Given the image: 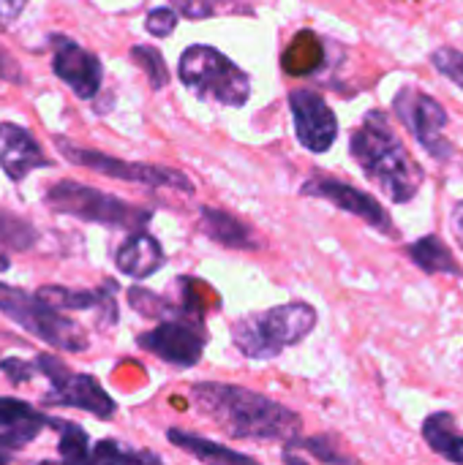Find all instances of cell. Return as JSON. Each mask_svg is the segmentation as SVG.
<instances>
[{
    "mask_svg": "<svg viewBox=\"0 0 463 465\" xmlns=\"http://www.w3.org/2000/svg\"><path fill=\"white\" fill-rule=\"evenodd\" d=\"M191 401L199 414L232 439L295 444L303 430L300 414L246 387L202 381L191 387Z\"/></svg>",
    "mask_w": 463,
    "mask_h": 465,
    "instance_id": "6da1fadb",
    "label": "cell"
},
{
    "mask_svg": "<svg viewBox=\"0 0 463 465\" xmlns=\"http://www.w3.org/2000/svg\"><path fill=\"white\" fill-rule=\"evenodd\" d=\"M352 158L360 163L366 177L396 204L412 202L423 188V169L409 155L404 142L390 128L382 112L366 114L360 128L352 134L349 142Z\"/></svg>",
    "mask_w": 463,
    "mask_h": 465,
    "instance_id": "7a4b0ae2",
    "label": "cell"
},
{
    "mask_svg": "<svg viewBox=\"0 0 463 465\" xmlns=\"http://www.w3.org/2000/svg\"><path fill=\"white\" fill-rule=\"evenodd\" d=\"M314 327L317 311L308 302H287L240 319L232 327V343L248 360H273L306 341Z\"/></svg>",
    "mask_w": 463,
    "mask_h": 465,
    "instance_id": "3957f363",
    "label": "cell"
},
{
    "mask_svg": "<svg viewBox=\"0 0 463 465\" xmlns=\"http://www.w3.org/2000/svg\"><path fill=\"white\" fill-rule=\"evenodd\" d=\"M0 313L57 351L76 354L90 346L85 327L76 324L74 319L63 316L57 308L44 302L38 294H27L22 289L0 283Z\"/></svg>",
    "mask_w": 463,
    "mask_h": 465,
    "instance_id": "277c9868",
    "label": "cell"
},
{
    "mask_svg": "<svg viewBox=\"0 0 463 465\" xmlns=\"http://www.w3.org/2000/svg\"><path fill=\"white\" fill-rule=\"evenodd\" d=\"M180 79L191 93L221 106H243L251 95L248 74L213 46H188L180 57Z\"/></svg>",
    "mask_w": 463,
    "mask_h": 465,
    "instance_id": "5b68a950",
    "label": "cell"
},
{
    "mask_svg": "<svg viewBox=\"0 0 463 465\" xmlns=\"http://www.w3.org/2000/svg\"><path fill=\"white\" fill-rule=\"evenodd\" d=\"M46 204L63 215L90 221V223H104L115 229H134L142 232L150 221V210L134 207L112 193H104L98 188L82 185L76 180H60L46 191Z\"/></svg>",
    "mask_w": 463,
    "mask_h": 465,
    "instance_id": "8992f818",
    "label": "cell"
},
{
    "mask_svg": "<svg viewBox=\"0 0 463 465\" xmlns=\"http://www.w3.org/2000/svg\"><path fill=\"white\" fill-rule=\"evenodd\" d=\"M55 142H57V147L63 153V158H68L71 163L85 166L90 172H98L104 177L126 180V183H139V185H150V188H177V191H186V193L194 191L191 180L183 172H177V169L153 166V163H131V161L98 153V150L76 147V144H71L65 139H55Z\"/></svg>",
    "mask_w": 463,
    "mask_h": 465,
    "instance_id": "52a82bcc",
    "label": "cell"
},
{
    "mask_svg": "<svg viewBox=\"0 0 463 465\" xmlns=\"http://www.w3.org/2000/svg\"><path fill=\"white\" fill-rule=\"evenodd\" d=\"M35 371H41L52 381V392L46 398L49 403L71 406V409L87 411L98 420L115 417V401L106 395V390L93 376L71 371L63 360H57L52 354H41L35 360Z\"/></svg>",
    "mask_w": 463,
    "mask_h": 465,
    "instance_id": "ba28073f",
    "label": "cell"
},
{
    "mask_svg": "<svg viewBox=\"0 0 463 465\" xmlns=\"http://www.w3.org/2000/svg\"><path fill=\"white\" fill-rule=\"evenodd\" d=\"M396 114L401 117V123L409 128V134L439 161H445L450 155V142L445 139V125H448V112L442 109V104L437 98H431L428 93L407 84L398 90L396 101H393Z\"/></svg>",
    "mask_w": 463,
    "mask_h": 465,
    "instance_id": "9c48e42d",
    "label": "cell"
},
{
    "mask_svg": "<svg viewBox=\"0 0 463 465\" xmlns=\"http://www.w3.org/2000/svg\"><path fill=\"white\" fill-rule=\"evenodd\" d=\"M297 139L311 153H325L338 136V120L327 101L314 90H292L289 95Z\"/></svg>",
    "mask_w": 463,
    "mask_h": 465,
    "instance_id": "30bf717a",
    "label": "cell"
},
{
    "mask_svg": "<svg viewBox=\"0 0 463 465\" xmlns=\"http://www.w3.org/2000/svg\"><path fill=\"white\" fill-rule=\"evenodd\" d=\"M139 349L156 354L158 360L169 362V365H177V368H194L202 354H205V335L186 324V322H161L156 330L150 332H142L136 338Z\"/></svg>",
    "mask_w": 463,
    "mask_h": 465,
    "instance_id": "8fae6325",
    "label": "cell"
},
{
    "mask_svg": "<svg viewBox=\"0 0 463 465\" xmlns=\"http://www.w3.org/2000/svg\"><path fill=\"white\" fill-rule=\"evenodd\" d=\"M303 193L306 196H317V199H327L330 204H336L338 210L366 221L368 226L385 232V234H393V221L388 215V210L366 191L349 185V183H341V180H333V177H311L306 185H303Z\"/></svg>",
    "mask_w": 463,
    "mask_h": 465,
    "instance_id": "7c38bea8",
    "label": "cell"
},
{
    "mask_svg": "<svg viewBox=\"0 0 463 465\" xmlns=\"http://www.w3.org/2000/svg\"><path fill=\"white\" fill-rule=\"evenodd\" d=\"M52 68L74 90L76 98H93L101 90V63L74 38L52 35Z\"/></svg>",
    "mask_w": 463,
    "mask_h": 465,
    "instance_id": "4fadbf2b",
    "label": "cell"
},
{
    "mask_svg": "<svg viewBox=\"0 0 463 465\" xmlns=\"http://www.w3.org/2000/svg\"><path fill=\"white\" fill-rule=\"evenodd\" d=\"M52 161L44 155L41 144L33 134L16 123H0V169L8 180H25L30 172L49 166Z\"/></svg>",
    "mask_w": 463,
    "mask_h": 465,
    "instance_id": "5bb4252c",
    "label": "cell"
},
{
    "mask_svg": "<svg viewBox=\"0 0 463 465\" xmlns=\"http://www.w3.org/2000/svg\"><path fill=\"white\" fill-rule=\"evenodd\" d=\"M115 264L123 275L145 281L164 267V248L147 232H134L115 253Z\"/></svg>",
    "mask_w": 463,
    "mask_h": 465,
    "instance_id": "9a60e30c",
    "label": "cell"
},
{
    "mask_svg": "<svg viewBox=\"0 0 463 465\" xmlns=\"http://www.w3.org/2000/svg\"><path fill=\"white\" fill-rule=\"evenodd\" d=\"M199 229L205 237H210L213 242L224 245V248H235V251H254L259 245V240L254 237L251 226L243 223L240 218H235L226 210H216V207H202L199 210Z\"/></svg>",
    "mask_w": 463,
    "mask_h": 465,
    "instance_id": "2e32d148",
    "label": "cell"
},
{
    "mask_svg": "<svg viewBox=\"0 0 463 465\" xmlns=\"http://www.w3.org/2000/svg\"><path fill=\"white\" fill-rule=\"evenodd\" d=\"M423 439L434 455L453 465H463V433L450 411L428 414L423 422Z\"/></svg>",
    "mask_w": 463,
    "mask_h": 465,
    "instance_id": "e0dca14e",
    "label": "cell"
},
{
    "mask_svg": "<svg viewBox=\"0 0 463 465\" xmlns=\"http://www.w3.org/2000/svg\"><path fill=\"white\" fill-rule=\"evenodd\" d=\"M166 439H169L177 450L194 455L196 460H202L205 465H259L254 458H248V455H243V452H235V450H229V447H224V444H216V441L202 439V436L188 433V430H169Z\"/></svg>",
    "mask_w": 463,
    "mask_h": 465,
    "instance_id": "ac0fdd59",
    "label": "cell"
},
{
    "mask_svg": "<svg viewBox=\"0 0 463 465\" xmlns=\"http://www.w3.org/2000/svg\"><path fill=\"white\" fill-rule=\"evenodd\" d=\"M407 253L428 275H461V264L453 259L450 248L437 234L420 237L418 242H412L407 248Z\"/></svg>",
    "mask_w": 463,
    "mask_h": 465,
    "instance_id": "d6986e66",
    "label": "cell"
},
{
    "mask_svg": "<svg viewBox=\"0 0 463 465\" xmlns=\"http://www.w3.org/2000/svg\"><path fill=\"white\" fill-rule=\"evenodd\" d=\"M87 465H164V460L153 452H136V450H123L117 441L104 439L93 447L90 463Z\"/></svg>",
    "mask_w": 463,
    "mask_h": 465,
    "instance_id": "ffe728a7",
    "label": "cell"
},
{
    "mask_svg": "<svg viewBox=\"0 0 463 465\" xmlns=\"http://www.w3.org/2000/svg\"><path fill=\"white\" fill-rule=\"evenodd\" d=\"M38 297L49 302L57 311H87V308H101L104 292H82V289H63V286H44L38 289Z\"/></svg>",
    "mask_w": 463,
    "mask_h": 465,
    "instance_id": "44dd1931",
    "label": "cell"
},
{
    "mask_svg": "<svg viewBox=\"0 0 463 465\" xmlns=\"http://www.w3.org/2000/svg\"><path fill=\"white\" fill-rule=\"evenodd\" d=\"M0 242H3L5 251L25 253V251H30L38 242V232L25 218L14 215L8 210H0Z\"/></svg>",
    "mask_w": 463,
    "mask_h": 465,
    "instance_id": "7402d4cb",
    "label": "cell"
},
{
    "mask_svg": "<svg viewBox=\"0 0 463 465\" xmlns=\"http://www.w3.org/2000/svg\"><path fill=\"white\" fill-rule=\"evenodd\" d=\"M322 63V46L311 33H300L284 52V68L289 74H308Z\"/></svg>",
    "mask_w": 463,
    "mask_h": 465,
    "instance_id": "603a6c76",
    "label": "cell"
},
{
    "mask_svg": "<svg viewBox=\"0 0 463 465\" xmlns=\"http://www.w3.org/2000/svg\"><path fill=\"white\" fill-rule=\"evenodd\" d=\"M60 428V441L57 452L63 458V465H87L90 463V439L79 425H57Z\"/></svg>",
    "mask_w": 463,
    "mask_h": 465,
    "instance_id": "cb8c5ba5",
    "label": "cell"
},
{
    "mask_svg": "<svg viewBox=\"0 0 463 465\" xmlns=\"http://www.w3.org/2000/svg\"><path fill=\"white\" fill-rule=\"evenodd\" d=\"M128 305L136 313H142L145 319H164V322H169V316L175 313V305L166 297H161V294H156L150 289H142V286H131L128 289Z\"/></svg>",
    "mask_w": 463,
    "mask_h": 465,
    "instance_id": "d4e9b609",
    "label": "cell"
},
{
    "mask_svg": "<svg viewBox=\"0 0 463 465\" xmlns=\"http://www.w3.org/2000/svg\"><path fill=\"white\" fill-rule=\"evenodd\" d=\"M131 60L139 63V68L147 74V79H150V84H153L156 90L166 87V82H169V68H166V63H164V57H161V52H158L156 46H134V49H131Z\"/></svg>",
    "mask_w": 463,
    "mask_h": 465,
    "instance_id": "484cf974",
    "label": "cell"
},
{
    "mask_svg": "<svg viewBox=\"0 0 463 465\" xmlns=\"http://www.w3.org/2000/svg\"><path fill=\"white\" fill-rule=\"evenodd\" d=\"M49 422H52V420H46L44 414H38V417H33V420H27V422H19V425L3 430V433H0V450H5V452L22 450V447L30 444Z\"/></svg>",
    "mask_w": 463,
    "mask_h": 465,
    "instance_id": "4316f807",
    "label": "cell"
},
{
    "mask_svg": "<svg viewBox=\"0 0 463 465\" xmlns=\"http://www.w3.org/2000/svg\"><path fill=\"white\" fill-rule=\"evenodd\" d=\"M33 417H38V411L30 403L16 401V398H0V428L3 430L14 428L19 422H27Z\"/></svg>",
    "mask_w": 463,
    "mask_h": 465,
    "instance_id": "83f0119b",
    "label": "cell"
},
{
    "mask_svg": "<svg viewBox=\"0 0 463 465\" xmlns=\"http://www.w3.org/2000/svg\"><path fill=\"white\" fill-rule=\"evenodd\" d=\"M295 447H303L306 452H311L317 460H322V463L327 465H349V460L336 450V444L327 439V436H311V439H306V441H300V444H295Z\"/></svg>",
    "mask_w": 463,
    "mask_h": 465,
    "instance_id": "f1b7e54d",
    "label": "cell"
},
{
    "mask_svg": "<svg viewBox=\"0 0 463 465\" xmlns=\"http://www.w3.org/2000/svg\"><path fill=\"white\" fill-rule=\"evenodd\" d=\"M434 65H437V71L442 76L453 79L463 90V52L450 49V46H442V49L434 52Z\"/></svg>",
    "mask_w": 463,
    "mask_h": 465,
    "instance_id": "f546056e",
    "label": "cell"
},
{
    "mask_svg": "<svg viewBox=\"0 0 463 465\" xmlns=\"http://www.w3.org/2000/svg\"><path fill=\"white\" fill-rule=\"evenodd\" d=\"M177 11L175 8H156V11H150L147 14V19H145V27H147V33L150 35H156V38H166L175 27H177Z\"/></svg>",
    "mask_w": 463,
    "mask_h": 465,
    "instance_id": "4dcf8cb0",
    "label": "cell"
},
{
    "mask_svg": "<svg viewBox=\"0 0 463 465\" xmlns=\"http://www.w3.org/2000/svg\"><path fill=\"white\" fill-rule=\"evenodd\" d=\"M177 14L183 16H191V19H205V16H213L218 11H224L226 0H172Z\"/></svg>",
    "mask_w": 463,
    "mask_h": 465,
    "instance_id": "1f68e13d",
    "label": "cell"
},
{
    "mask_svg": "<svg viewBox=\"0 0 463 465\" xmlns=\"http://www.w3.org/2000/svg\"><path fill=\"white\" fill-rule=\"evenodd\" d=\"M0 371H3V376H5L8 381H14V384L30 381V376H33V368H30L25 360H19V357H5V360L0 362Z\"/></svg>",
    "mask_w": 463,
    "mask_h": 465,
    "instance_id": "d6a6232c",
    "label": "cell"
},
{
    "mask_svg": "<svg viewBox=\"0 0 463 465\" xmlns=\"http://www.w3.org/2000/svg\"><path fill=\"white\" fill-rule=\"evenodd\" d=\"M450 232H453L458 248L463 251V199L453 207V213H450Z\"/></svg>",
    "mask_w": 463,
    "mask_h": 465,
    "instance_id": "836d02e7",
    "label": "cell"
},
{
    "mask_svg": "<svg viewBox=\"0 0 463 465\" xmlns=\"http://www.w3.org/2000/svg\"><path fill=\"white\" fill-rule=\"evenodd\" d=\"M25 5H27V0H0V19H5V22L16 19L25 11Z\"/></svg>",
    "mask_w": 463,
    "mask_h": 465,
    "instance_id": "e575fe53",
    "label": "cell"
},
{
    "mask_svg": "<svg viewBox=\"0 0 463 465\" xmlns=\"http://www.w3.org/2000/svg\"><path fill=\"white\" fill-rule=\"evenodd\" d=\"M284 463L287 465H306L295 452H289V450H284Z\"/></svg>",
    "mask_w": 463,
    "mask_h": 465,
    "instance_id": "d590c367",
    "label": "cell"
},
{
    "mask_svg": "<svg viewBox=\"0 0 463 465\" xmlns=\"http://www.w3.org/2000/svg\"><path fill=\"white\" fill-rule=\"evenodd\" d=\"M11 267V262H8V256L3 253V248H0V272H5Z\"/></svg>",
    "mask_w": 463,
    "mask_h": 465,
    "instance_id": "8d00e7d4",
    "label": "cell"
},
{
    "mask_svg": "<svg viewBox=\"0 0 463 465\" xmlns=\"http://www.w3.org/2000/svg\"><path fill=\"white\" fill-rule=\"evenodd\" d=\"M8 463H11V452L0 450V465H8Z\"/></svg>",
    "mask_w": 463,
    "mask_h": 465,
    "instance_id": "74e56055",
    "label": "cell"
}]
</instances>
